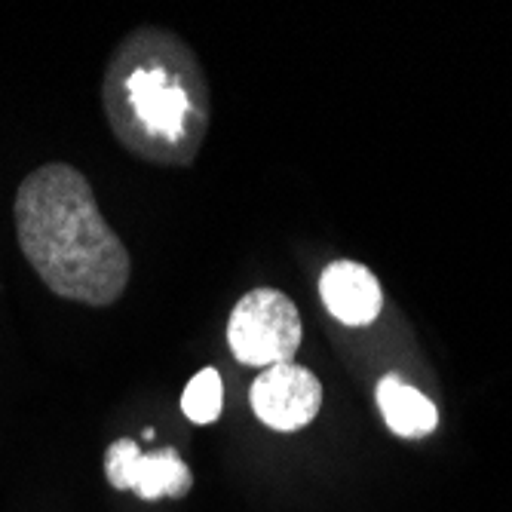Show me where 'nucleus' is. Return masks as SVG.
Instances as JSON below:
<instances>
[{
  "label": "nucleus",
  "mask_w": 512,
  "mask_h": 512,
  "mask_svg": "<svg viewBox=\"0 0 512 512\" xmlns=\"http://www.w3.org/2000/svg\"><path fill=\"white\" fill-rule=\"evenodd\" d=\"M224 408V384L215 368H203L191 378V384L184 387L181 396V411L191 424H215Z\"/></svg>",
  "instance_id": "nucleus-8"
},
{
  "label": "nucleus",
  "mask_w": 512,
  "mask_h": 512,
  "mask_svg": "<svg viewBox=\"0 0 512 512\" xmlns=\"http://www.w3.org/2000/svg\"><path fill=\"white\" fill-rule=\"evenodd\" d=\"M102 108L117 142L163 169L194 166L212 120L197 53L157 25L135 28L114 46L102 77Z\"/></svg>",
  "instance_id": "nucleus-1"
},
{
  "label": "nucleus",
  "mask_w": 512,
  "mask_h": 512,
  "mask_svg": "<svg viewBox=\"0 0 512 512\" xmlns=\"http://www.w3.org/2000/svg\"><path fill=\"white\" fill-rule=\"evenodd\" d=\"M13 215L19 249L53 295L86 307L123 298L132 261L80 169L37 166L19 184Z\"/></svg>",
  "instance_id": "nucleus-2"
},
{
  "label": "nucleus",
  "mask_w": 512,
  "mask_h": 512,
  "mask_svg": "<svg viewBox=\"0 0 512 512\" xmlns=\"http://www.w3.org/2000/svg\"><path fill=\"white\" fill-rule=\"evenodd\" d=\"M322 304L344 325H371L381 316L384 292L378 276L356 261H332L319 276Z\"/></svg>",
  "instance_id": "nucleus-6"
},
{
  "label": "nucleus",
  "mask_w": 512,
  "mask_h": 512,
  "mask_svg": "<svg viewBox=\"0 0 512 512\" xmlns=\"http://www.w3.org/2000/svg\"><path fill=\"white\" fill-rule=\"evenodd\" d=\"M304 329L295 301L279 289L246 292L227 319V344L243 365L270 368L292 362Z\"/></svg>",
  "instance_id": "nucleus-3"
},
{
  "label": "nucleus",
  "mask_w": 512,
  "mask_h": 512,
  "mask_svg": "<svg viewBox=\"0 0 512 512\" xmlns=\"http://www.w3.org/2000/svg\"><path fill=\"white\" fill-rule=\"evenodd\" d=\"M258 421L279 433L304 430L322 408V384L310 368L298 362H279L264 368L249 390Z\"/></svg>",
  "instance_id": "nucleus-5"
},
{
  "label": "nucleus",
  "mask_w": 512,
  "mask_h": 512,
  "mask_svg": "<svg viewBox=\"0 0 512 512\" xmlns=\"http://www.w3.org/2000/svg\"><path fill=\"white\" fill-rule=\"evenodd\" d=\"M105 479L117 491H135L142 500L184 497L194 488V473L175 448L145 454L135 439H117L105 451Z\"/></svg>",
  "instance_id": "nucleus-4"
},
{
  "label": "nucleus",
  "mask_w": 512,
  "mask_h": 512,
  "mask_svg": "<svg viewBox=\"0 0 512 512\" xmlns=\"http://www.w3.org/2000/svg\"><path fill=\"white\" fill-rule=\"evenodd\" d=\"M375 396H378V408H381L393 436L424 439V436L436 433L439 411L421 390L402 384L396 375H387V378H381Z\"/></svg>",
  "instance_id": "nucleus-7"
}]
</instances>
